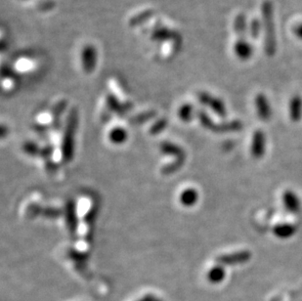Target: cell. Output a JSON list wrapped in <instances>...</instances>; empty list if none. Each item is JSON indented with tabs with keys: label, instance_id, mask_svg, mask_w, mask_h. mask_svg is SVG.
Here are the masks:
<instances>
[{
	"label": "cell",
	"instance_id": "6da1fadb",
	"mask_svg": "<svg viewBox=\"0 0 302 301\" xmlns=\"http://www.w3.org/2000/svg\"><path fill=\"white\" fill-rule=\"evenodd\" d=\"M77 125V111L75 108L71 110L68 122H67V127L64 136V141L62 145V155L65 162H69L72 159L73 154V136L75 132V128Z\"/></svg>",
	"mask_w": 302,
	"mask_h": 301
},
{
	"label": "cell",
	"instance_id": "7a4b0ae2",
	"mask_svg": "<svg viewBox=\"0 0 302 301\" xmlns=\"http://www.w3.org/2000/svg\"><path fill=\"white\" fill-rule=\"evenodd\" d=\"M264 30H265V50L269 55L275 52L276 42H275V27L273 22V11L270 1H264L262 7Z\"/></svg>",
	"mask_w": 302,
	"mask_h": 301
},
{
	"label": "cell",
	"instance_id": "3957f363",
	"mask_svg": "<svg viewBox=\"0 0 302 301\" xmlns=\"http://www.w3.org/2000/svg\"><path fill=\"white\" fill-rule=\"evenodd\" d=\"M251 252L248 249H243L229 254H222L216 258L217 264L222 266H236L248 263L251 259Z\"/></svg>",
	"mask_w": 302,
	"mask_h": 301
},
{
	"label": "cell",
	"instance_id": "277c9868",
	"mask_svg": "<svg viewBox=\"0 0 302 301\" xmlns=\"http://www.w3.org/2000/svg\"><path fill=\"white\" fill-rule=\"evenodd\" d=\"M198 99L202 104L209 107V109H211L220 117L224 118L227 116L226 106L220 98L203 91L198 93Z\"/></svg>",
	"mask_w": 302,
	"mask_h": 301
},
{
	"label": "cell",
	"instance_id": "5b68a950",
	"mask_svg": "<svg viewBox=\"0 0 302 301\" xmlns=\"http://www.w3.org/2000/svg\"><path fill=\"white\" fill-rule=\"evenodd\" d=\"M82 68L87 74L93 73L98 62V52L96 47L92 44H86L83 48L80 54Z\"/></svg>",
	"mask_w": 302,
	"mask_h": 301
},
{
	"label": "cell",
	"instance_id": "8992f818",
	"mask_svg": "<svg viewBox=\"0 0 302 301\" xmlns=\"http://www.w3.org/2000/svg\"><path fill=\"white\" fill-rule=\"evenodd\" d=\"M266 152V135L265 133L260 130L257 129L254 131L252 139H251V144H250V154L256 159H260L263 157Z\"/></svg>",
	"mask_w": 302,
	"mask_h": 301
},
{
	"label": "cell",
	"instance_id": "52a82bcc",
	"mask_svg": "<svg viewBox=\"0 0 302 301\" xmlns=\"http://www.w3.org/2000/svg\"><path fill=\"white\" fill-rule=\"evenodd\" d=\"M254 107L257 116L262 122H269L271 119L272 107L268 98L264 94L259 93L256 95L254 99Z\"/></svg>",
	"mask_w": 302,
	"mask_h": 301
},
{
	"label": "cell",
	"instance_id": "ba28073f",
	"mask_svg": "<svg viewBox=\"0 0 302 301\" xmlns=\"http://www.w3.org/2000/svg\"><path fill=\"white\" fill-rule=\"evenodd\" d=\"M281 202L285 209L292 214H297L301 210V200L298 195L292 190H286L283 193Z\"/></svg>",
	"mask_w": 302,
	"mask_h": 301
},
{
	"label": "cell",
	"instance_id": "9c48e42d",
	"mask_svg": "<svg viewBox=\"0 0 302 301\" xmlns=\"http://www.w3.org/2000/svg\"><path fill=\"white\" fill-rule=\"evenodd\" d=\"M297 232V227L292 223H279L272 229L273 235L279 239H289Z\"/></svg>",
	"mask_w": 302,
	"mask_h": 301
},
{
	"label": "cell",
	"instance_id": "30bf717a",
	"mask_svg": "<svg viewBox=\"0 0 302 301\" xmlns=\"http://www.w3.org/2000/svg\"><path fill=\"white\" fill-rule=\"evenodd\" d=\"M152 39L153 41H175V39H181L179 33L177 31H173V30H169L167 27L165 26H156L154 28L153 32H152Z\"/></svg>",
	"mask_w": 302,
	"mask_h": 301
},
{
	"label": "cell",
	"instance_id": "8fae6325",
	"mask_svg": "<svg viewBox=\"0 0 302 301\" xmlns=\"http://www.w3.org/2000/svg\"><path fill=\"white\" fill-rule=\"evenodd\" d=\"M289 116L292 123H299L302 118V98L294 95L289 104Z\"/></svg>",
	"mask_w": 302,
	"mask_h": 301
},
{
	"label": "cell",
	"instance_id": "7c38bea8",
	"mask_svg": "<svg viewBox=\"0 0 302 301\" xmlns=\"http://www.w3.org/2000/svg\"><path fill=\"white\" fill-rule=\"evenodd\" d=\"M244 125L241 122L236 119V121H230V122H224L219 125L214 124V126L211 131L215 133H230V132H238L243 129Z\"/></svg>",
	"mask_w": 302,
	"mask_h": 301
},
{
	"label": "cell",
	"instance_id": "4fadbf2b",
	"mask_svg": "<svg viewBox=\"0 0 302 301\" xmlns=\"http://www.w3.org/2000/svg\"><path fill=\"white\" fill-rule=\"evenodd\" d=\"M107 107L108 111L111 112H115L116 114H125L128 110L131 109L132 105L130 103L127 104H120L117 98L113 94H109L107 97Z\"/></svg>",
	"mask_w": 302,
	"mask_h": 301
},
{
	"label": "cell",
	"instance_id": "5bb4252c",
	"mask_svg": "<svg viewBox=\"0 0 302 301\" xmlns=\"http://www.w3.org/2000/svg\"><path fill=\"white\" fill-rule=\"evenodd\" d=\"M234 52L240 60H247L252 55V46L245 38H240L234 46Z\"/></svg>",
	"mask_w": 302,
	"mask_h": 301
},
{
	"label": "cell",
	"instance_id": "9a60e30c",
	"mask_svg": "<svg viewBox=\"0 0 302 301\" xmlns=\"http://www.w3.org/2000/svg\"><path fill=\"white\" fill-rule=\"evenodd\" d=\"M207 278L209 283L214 285L222 283L226 278V271L224 269V266L217 264L210 268L207 274Z\"/></svg>",
	"mask_w": 302,
	"mask_h": 301
},
{
	"label": "cell",
	"instance_id": "2e32d148",
	"mask_svg": "<svg viewBox=\"0 0 302 301\" xmlns=\"http://www.w3.org/2000/svg\"><path fill=\"white\" fill-rule=\"evenodd\" d=\"M154 15H155V11L153 9H147V10L140 12V13L136 14L135 16L131 17V19L128 22V25L131 28L138 27L140 25H143L147 21H149L152 17H154Z\"/></svg>",
	"mask_w": 302,
	"mask_h": 301
},
{
	"label": "cell",
	"instance_id": "e0dca14e",
	"mask_svg": "<svg viewBox=\"0 0 302 301\" xmlns=\"http://www.w3.org/2000/svg\"><path fill=\"white\" fill-rule=\"evenodd\" d=\"M198 192L194 189H189L186 190L182 195H181V202L185 206H193L194 204L197 203L198 200Z\"/></svg>",
	"mask_w": 302,
	"mask_h": 301
},
{
	"label": "cell",
	"instance_id": "ac0fdd59",
	"mask_svg": "<svg viewBox=\"0 0 302 301\" xmlns=\"http://www.w3.org/2000/svg\"><path fill=\"white\" fill-rule=\"evenodd\" d=\"M193 106L191 104H184L178 111V115L183 122H190L193 117Z\"/></svg>",
	"mask_w": 302,
	"mask_h": 301
},
{
	"label": "cell",
	"instance_id": "d6986e66",
	"mask_svg": "<svg viewBox=\"0 0 302 301\" xmlns=\"http://www.w3.org/2000/svg\"><path fill=\"white\" fill-rule=\"evenodd\" d=\"M198 119H199V123L202 124V125H203L204 127H206V128L209 129V130H211V129L213 128L214 123L212 122V119L209 117V114H207L205 111L198 110Z\"/></svg>",
	"mask_w": 302,
	"mask_h": 301
},
{
	"label": "cell",
	"instance_id": "ffe728a7",
	"mask_svg": "<svg viewBox=\"0 0 302 301\" xmlns=\"http://www.w3.org/2000/svg\"><path fill=\"white\" fill-rule=\"evenodd\" d=\"M154 116H155V112H147V113H144V114L136 115L135 117H133L131 119L130 123L133 124V125H140V124L145 123L146 121L152 118V117H154Z\"/></svg>",
	"mask_w": 302,
	"mask_h": 301
},
{
	"label": "cell",
	"instance_id": "44dd1931",
	"mask_svg": "<svg viewBox=\"0 0 302 301\" xmlns=\"http://www.w3.org/2000/svg\"><path fill=\"white\" fill-rule=\"evenodd\" d=\"M125 138H126V132L119 127L113 130L111 133V139L115 143H120V142L125 141Z\"/></svg>",
	"mask_w": 302,
	"mask_h": 301
},
{
	"label": "cell",
	"instance_id": "7402d4cb",
	"mask_svg": "<svg viewBox=\"0 0 302 301\" xmlns=\"http://www.w3.org/2000/svg\"><path fill=\"white\" fill-rule=\"evenodd\" d=\"M68 214H69V217H68V225H69V229L70 231H72V233H73L75 231V226H76V222L75 221V216H74V211H73V204L69 206L68 208Z\"/></svg>",
	"mask_w": 302,
	"mask_h": 301
},
{
	"label": "cell",
	"instance_id": "603a6c76",
	"mask_svg": "<svg viewBox=\"0 0 302 301\" xmlns=\"http://www.w3.org/2000/svg\"><path fill=\"white\" fill-rule=\"evenodd\" d=\"M67 105H68V102H67L66 100H61V101H59L57 104L55 105L53 113H54V118L57 119V122H58V119H59V116H60L63 112L65 111Z\"/></svg>",
	"mask_w": 302,
	"mask_h": 301
},
{
	"label": "cell",
	"instance_id": "cb8c5ba5",
	"mask_svg": "<svg viewBox=\"0 0 302 301\" xmlns=\"http://www.w3.org/2000/svg\"><path fill=\"white\" fill-rule=\"evenodd\" d=\"M167 122L166 118H162V119H159L158 122H156V124L152 126L151 133H152V134H156V133L160 132L163 129H165V127L167 126Z\"/></svg>",
	"mask_w": 302,
	"mask_h": 301
},
{
	"label": "cell",
	"instance_id": "d4e9b609",
	"mask_svg": "<svg viewBox=\"0 0 302 301\" xmlns=\"http://www.w3.org/2000/svg\"><path fill=\"white\" fill-rule=\"evenodd\" d=\"M259 31H260V24L259 22L254 21L252 23V27H251V35L254 38H257L259 35Z\"/></svg>",
	"mask_w": 302,
	"mask_h": 301
},
{
	"label": "cell",
	"instance_id": "484cf974",
	"mask_svg": "<svg viewBox=\"0 0 302 301\" xmlns=\"http://www.w3.org/2000/svg\"><path fill=\"white\" fill-rule=\"evenodd\" d=\"M138 301H163L159 299L158 297L155 296L154 294H146L145 296H143L142 298H140Z\"/></svg>",
	"mask_w": 302,
	"mask_h": 301
},
{
	"label": "cell",
	"instance_id": "4316f807",
	"mask_svg": "<svg viewBox=\"0 0 302 301\" xmlns=\"http://www.w3.org/2000/svg\"><path fill=\"white\" fill-rule=\"evenodd\" d=\"M293 32H294V34H295L298 38L302 39V23L301 24H298V25L294 28Z\"/></svg>",
	"mask_w": 302,
	"mask_h": 301
}]
</instances>
